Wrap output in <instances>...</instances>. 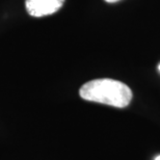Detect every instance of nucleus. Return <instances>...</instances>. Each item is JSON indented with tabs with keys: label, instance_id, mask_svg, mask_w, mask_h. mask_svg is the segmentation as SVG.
Returning <instances> with one entry per match:
<instances>
[{
	"label": "nucleus",
	"instance_id": "obj_3",
	"mask_svg": "<svg viewBox=\"0 0 160 160\" xmlns=\"http://www.w3.org/2000/svg\"><path fill=\"white\" fill-rule=\"evenodd\" d=\"M106 2L108 3H114V2H118V1H120V0H105Z\"/></svg>",
	"mask_w": 160,
	"mask_h": 160
},
{
	"label": "nucleus",
	"instance_id": "obj_1",
	"mask_svg": "<svg viewBox=\"0 0 160 160\" xmlns=\"http://www.w3.org/2000/svg\"><path fill=\"white\" fill-rule=\"evenodd\" d=\"M79 95L86 101L124 108L129 105L132 92L125 83L118 80L102 78L84 83L80 88Z\"/></svg>",
	"mask_w": 160,
	"mask_h": 160
},
{
	"label": "nucleus",
	"instance_id": "obj_4",
	"mask_svg": "<svg viewBox=\"0 0 160 160\" xmlns=\"http://www.w3.org/2000/svg\"><path fill=\"white\" fill-rule=\"evenodd\" d=\"M155 160H160V155L159 156H157V157H156V159Z\"/></svg>",
	"mask_w": 160,
	"mask_h": 160
},
{
	"label": "nucleus",
	"instance_id": "obj_2",
	"mask_svg": "<svg viewBox=\"0 0 160 160\" xmlns=\"http://www.w3.org/2000/svg\"><path fill=\"white\" fill-rule=\"evenodd\" d=\"M66 0H25V8L31 17L41 18L58 12Z\"/></svg>",
	"mask_w": 160,
	"mask_h": 160
},
{
	"label": "nucleus",
	"instance_id": "obj_5",
	"mask_svg": "<svg viewBox=\"0 0 160 160\" xmlns=\"http://www.w3.org/2000/svg\"><path fill=\"white\" fill-rule=\"evenodd\" d=\"M158 69H159V71H160V65L158 66Z\"/></svg>",
	"mask_w": 160,
	"mask_h": 160
}]
</instances>
